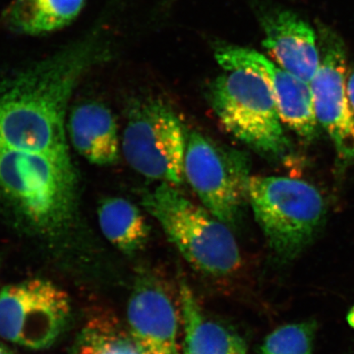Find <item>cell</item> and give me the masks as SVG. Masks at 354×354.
Masks as SVG:
<instances>
[{"instance_id": "cell-7", "label": "cell", "mask_w": 354, "mask_h": 354, "mask_svg": "<svg viewBox=\"0 0 354 354\" xmlns=\"http://www.w3.org/2000/svg\"><path fill=\"white\" fill-rule=\"evenodd\" d=\"M71 317L69 298L46 279H35L0 290V337L31 349L53 346Z\"/></svg>"}, {"instance_id": "cell-3", "label": "cell", "mask_w": 354, "mask_h": 354, "mask_svg": "<svg viewBox=\"0 0 354 354\" xmlns=\"http://www.w3.org/2000/svg\"><path fill=\"white\" fill-rule=\"evenodd\" d=\"M143 206L198 272L221 278L241 267V250L227 225L176 186L160 183L144 195Z\"/></svg>"}, {"instance_id": "cell-5", "label": "cell", "mask_w": 354, "mask_h": 354, "mask_svg": "<svg viewBox=\"0 0 354 354\" xmlns=\"http://www.w3.org/2000/svg\"><path fill=\"white\" fill-rule=\"evenodd\" d=\"M209 104L230 135L256 152L281 158L290 149L271 88L258 74L225 70L212 84Z\"/></svg>"}, {"instance_id": "cell-9", "label": "cell", "mask_w": 354, "mask_h": 354, "mask_svg": "<svg viewBox=\"0 0 354 354\" xmlns=\"http://www.w3.org/2000/svg\"><path fill=\"white\" fill-rule=\"evenodd\" d=\"M320 62L310 82L317 123L332 139L337 155L354 162V109L346 90V51L344 41L329 29L318 35Z\"/></svg>"}, {"instance_id": "cell-15", "label": "cell", "mask_w": 354, "mask_h": 354, "mask_svg": "<svg viewBox=\"0 0 354 354\" xmlns=\"http://www.w3.org/2000/svg\"><path fill=\"white\" fill-rule=\"evenodd\" d=\"M86 0H13L2 14V24L16 34L41 36L73 22Z\"/></svg>"}, {"instance_id": "cell-4", "label": "cell", "mask_w": 354, "mask_h": 354, "mask_svg": "<svg viewBox=\"0 0 354 354\" xmlns=\"http://www.w3.org/2000/svg\"><path fill=\"white\" fill-rule=\"evenodd\" d=\"M247 199L268 244L283 260L306 248L325 216V202L315 186L290 177H249Z\"/></svg>"}, {"instance_id": "cell-20", "label": "cell", "mask_w": 354, "mask_h": 354, "mask_svg": "<svg viewBox=\"0 0 354 354\" xmlns=\"http://www.w3.org/2000/svg\"><path fill=\"white\" fill-rule=\"evenodd\" d=\"M0 354H15L10 348H7L6 344L0 342Z\"/></svg>"}, {"instance_id": "cell-17", "label": "cell", "mask_w": 354, "mask_h": 354, "mask_svg": "<svg viewBox=\"0 0 354 354\" xmlns=\"http://www.w3.org/2000/svg\"><path fill=\"white\" fill-rule=\"evenodd\" d=\"M72 354H141L129 333L111 315L91 318L79 333Z\"/></svg>"}, {"instance_id": "cell-1", "label": "cell", "mask_w": 354, "mask_h": 354, "mask_svg": "<svg viewBox=\"0 0 354 354\" xmlns=\"http://www.w3.org/2000/svg\"><path fill=\"white\" fill-rule=\"evenodd\" d=\"M95 57L92 41H78L0 75V143L18 150L70 157L69 102Z\"/></svg>"}, {"instance_id": "cell-12", "label": "cell", "mask_w": 354, "mask_h": 354, "mask_svg": "<svg viewBox=\"0 0 354 354\" xmlns=\"http://www.w3.org/2000/svg\"><path fill=\"white\" fill-rule=\"evenodd\" d=\"M263 46L272 62L306 82H311L319 67L318 36L297 13L274 10L262 20Z\"/></svg>"}, {"instance_id": "cell-6", "label": "cell", "mask_w": 354, "mask_h": 354, "mask_svg": "<svg viewBox=\"0 0 354 354\" xmlns=\"http://www.w3.org/2000/svg\"><path fill=\"white\" fill-rule=\"evenodd\" d=\"M187 134L176 111L158 100L132 109L121 149L128 165L141 176L178 186L184 179Z\"/></svg>"}, {"instance_id": "cell-8", "label": "cell", "mask_w": 354, "mask_h": 354, "mask_svg": "<svg viewBox=\"0 0 354 354\" xmlns=\"http://www.w3.org/2000/svg\"><path fill=\"white\" fill-rule=\"evenodd\" d=\"M184 177L209 213L232 225L247 198L250 176L241 153L223 148L198 131L187 134Z\"/></svg>"}, {"instance_id": "cell-2", "label": "cell", "mask_w": 354, "mask_h": 354, "mask_svg": "<svg viewBox=\"0 0 354 354\" xmlns=\"http://www.w3.org/2000/svg\"><path fill=\"white\" fill-rule=\"evenodd\" d=\"M75 176L70 157L0 143V193L32 228L51 232L69 220Z\"/></svg>"}, {"instance_id": "cell-13", "label": "cell", "mask_w": 354, "mask_h": 354, "mask_svg": "<svg viewBox=\"0 0 354 354\" xmlns=\"http://www.w3.org/2000/svg\"><path fill=\"white\" fill-rule=\"evenodd\" d=\"M66 130L74 149L91 164L111 165L120 157L118 124L111 109L97 102L74 106Z\"/></svg>"}, {"instance_id": "cell-19", "label": "cell", "mask_w": 354, "mask_h": 354, "mask_svg": "<svg viewBox=\"0 0 354 354\" xmlns=\"http://www.w3.org/2000/svg\"><path fill=\"white\" fill-rule=\"evenodd\" d=\"M346 90H348V95L351 106L354 109V69L353 72L348 76L346 81Z\"/></svg>"}, {"instance_id": "cell-11", "label": "cell", "mask_w": 354, "mask_h": 354, "mask_svg": "<svg viewBox=\"0 0 354 354\" xmlns=\"http://www.w3.org/2000/svg\"><path fill=\"white\" fill-rule=\"evenodd\" d=\"M127 327L141 354H179L176 306L158 279L140 277L127 304Z\"/></svg>"}, {"instance_id": "cell-14", "label": "cell", "mask_w": 354, "mask_h": 354, "mask_svg": "<svg viewBox=\"0 0 354 354\" xmlns=\"http://www.w3.org/2000/svg\"><path fill=\"white\" fill-rule=\"evenodd\" d=\"M184 330V354H247L243 339L209 318L198 304L187 283H179Z\"/></svg>"}, {"instance_id": "cell-10", "label": "cell", "mask_w": 354, "mask_h": 354, "mask_svg": "<svg viewBox=\"0 0 354 354\" xmlns=\"http://www.w3.org/2000/svg\"><path fill=\"white\" fill-rule=\"evenodd\" d=\"M216 58L223 70L245 69L262 77L274 95L283 124L305 140L316 136L319 125L308 82L249 48L223 46L216 50Z\"/></svg>"}, {"instance_id": "cell-16", "label": "cell", "mask_w": 354, "mask_h": 354, "mask_svg": "<svg viewBox=\"0 0 354 354\" xmlns=\"http://www.w3.org/2000/svg\"><path fill=\"white\" fill-rule=\"evenodd\" d=\"M100 227L113 246L122 252H137L146 245L150 227L138 207L120 197L106 198L97 209Z\"/></svg>"}, {"instance_id": "cell-18", "label": "cell", "mask_w": 354, "mask_h": 354, "mask_svg": "<svg viewBox=\"0 0 354 354\" xmlns=\"http://www.w3.org/2000/svg\"><path fill=\"white\" fill-rule=\"evenodd\" d=\"M314 337V322L283 326L268 335L261 354H311Z\"/></svg>"}]
</instances>
